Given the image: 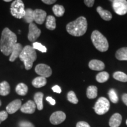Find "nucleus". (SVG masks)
<instances>
[{
    "label": "nucleus",
    "instance_id": "obj_1",
    "mask_svg": "<svg viewBox=\"0 0 127 127\" xmlns=\"http://www.w3.org/2000/svg\"><path fill=\"white\" fill-rule=\"evenodd\" d=\"M17 36L8 28H5L1 34L0 50L6 56L11 55L12 48L17 44Z\"/></svg>",
    "mask_w": 127,
    "mask_h": 127
},
{
    "label": "nucleus",
    "instance_id": "obj_2",
    "mask_svg": "<svg viewBox=\"0 0 127 127\" xmlns=\"http://www.w3.org/2000/svg\"><path fill=\"white\" fill-rule=\"evenodd\" d=\"M88 28L87 19L84 17H79L77 20L66 25V31L69 34L74 36H81L86 32Z\"/></svg>",
    "mask_w": 127,
    "mask_h": 127
},
{
    "label": "nucleus",
    "instance_id": "obj_3",
    "mask_svg": "<svg viewBox=\"0 0 127 127\" xmlns=\"http://www.w3.org/2000/svg\"><path fill=\"white\" fill-rule=\"evenodd\" d=\"M19 58L24 64L25 69L30 70L32 67L33 63L36 59L35 50L31 46L26 45L23 48Z\"/></svg>",
    "mask_w": 127,
    "mask_h": 127
},
{
    "label": "nucleus",
    "instance_id": "obj_4",
    "mask_svg": "<svg viewBox=\"0 0 127 127\" xmlns=\"http://www.w3.org/2000/svg\"><path fill=\"white\" fill-rule=\"evenodd\" d=\"M91 38L94 45L99 51L105 52L108 50V42L105 36L103 35L99 31H94L92 32Z\"/></svg>",
    "mask_w": 127,
    "mask_h": 127
},
{
    "label": "nucleus",
    "instance_id": "obj_5",
    "mask_svg": "<svg viewBox=\"0 0 127 127\" xmlns=\"http://www.w3.org/2000/svg\"><path fill=\"white\" fill-rule=\"evenodd\" d=\"M11 13L16 18L21 19L24 17L25 9L24 4L21 0H15L11 4L10 8Z\"/></svg>",
    "mask_w": 127,
    "mask_h": 127
},
{
    "label": "nucleus",
    "instance_id": "obj_6",
    "mask_svg": "<svg viewBox=\"0 0 127 127\" xmlns=\"http://www.w3.org/2000/svg\"><path fill=\"white\" fill-rule=\"evenodd\" d=\"M109 107L110 103L108 99L105 97H100L95 103L93 108L98 115H101L107 113L109 111Z\"/></svg>",
    "mask_w": 127,
    "mask_h": 127
},
{
    "label": "nucleus",
    "instance_id": "obj_7",
    "mask_svg": "<svg viewBox=\"0 0 127 127\" xmlns=\"http://www.w3.org/2000/svg\"><path fill=\"white\" fill-rule=\"evenodd\" d=\"M112 2V8L116 14L120 15L127 13V1L126 0H114Z\"/></svg>",
    "mask_w": 127,
    "mask_h": 127
},
{
    "label": "nucleus",
    "instance_id": "obj_8",
    "mask_svg": "<svg viewBox=\"0 0 127 127\" xmlns=\"http://www.w3.org/2000/svg\"><path fill=\"white\" fill-rule=\"evenodd\" d=\"M35 71L37 74L44 78L50 77L52 75V69L50 66L44 64H39L35 66Z\"/></svg>",
    "mask_w": 127,
    "mask_h": 127
},
{
    "label": "nucleus",
    "instance_id": "obj_9",
    "mask_svg": "<svg viewBox=\"0 0 127 127\" xmlns=\"http://www.w3.org/2000/svg\"><path fill=\"white\" fill-rule=\"evenodd\" d=\"M41 30L37 27L34 23H31L29 25V32L28 34V39L31 42H34L40 36Z\"/></svg>",
    "mask_w": 127,
    "mask_h": 127
},
{
    "label": "nucleus",
    "instance_id": "obj_10",
    "mask_svg": "<svg viewBox=\"0 0 127 127\" xmlns=\"http://www.w3.org/2000/svg\"><path fill=\"white\" fill-rule=\"evenodd\" d=\"M66 119V114L63 111H58L52 114L50 118V123L53 125H58L63 123Z\"/></svg>",
    "mask_w": 127,
    "mask_h": 127
},
{
    "label": "nucleus",
    "instance_id": "obj_11",
    "mask_svg": "<svg viewBox=\"0 0 127 127\" xmlns=\"http://www.w3.org/2000/svg\"><path fill=\"white\" fill-rule=\"evenodd\" d=\"M47 19V12L41 9H36L34 11V20L38 24H42Z\"/></svg>",
    "mask_w": 127,
    "mask_h": 127
},
{
    "label": "nucleus",
    "instance_id": "obj_12",
    "mask_svg": "<svg viewBox=\"0 0 127 127\" xmlns=\"http://www.w3.org/2000/svg\"><path fill=\"white\" fill-rule=\"evenodd\" d=\"M36 108V106L35 104L34 101L29 100V101H28L27 102L21 106L20 110L23 113L32 114L34 113Z\"/></svg>",
    "mask_w": 127,
    "mask_h": 127
},
{
    "label": "nucleus",
    "instance_id": "obj_13",
    "mask_svg": "<svg viewBox=\"0 0 127 127\" xmlns=\"http://www.w3.org/2000/svg\"><path fill=\"white\" fill-rule=\"evenodd\" d=\"M22 106V102L20 99H15L12 101L6 107V111L8 114H12L17 112Z\"/></svg>",
    "mask_w": 127,
    "mask_h": 127
},
{
    "label": "nucleus",
    "instance_id": "obj_14",
    "mask_svg": "<svg viewBox=\"0 0 127 127\" xmlns=\"http://www.w3.org/2000/svg\"><path fill=\"white\" fill-rule=\"evenodd\" d=\"M23 46L20 43H17L14 45V47L12 48V50L11 53L10 57H9V61L14 62L17 59L18 57H20V55L23 51Z\"/></svg>",
    "mask_w": 127,
    "mask_h": 127
},
{
    "label": "nucleus",
    "instance_id": "obj_15",
    "mask_svg": "<svg viewBox=\"0 0 127 127\" xmlns=\"http://www.w3.org/2000/svg\"><path fill=\"white\" fill-rule=\"evenodd\" d=\"M88 66L90 69L94 71H102L105 68L104 63L98 60H93L90 61Z\"/></svg>",
    "mask_w": 127,
    "mask_h": 127
},
{
    "label": "nucleus",
    "instance_id": "obj_16",
    "mask_svg": "<svg viewBox=\"0 0 127 127\" xmlns=\"http://www.w3.org/2000/svg\"><path fill=\"white\" fill-rule=\"evenodd\" d=\"M122 122V116L119 113H115L112 115L109 121L111 127H119Z\"/></svg>",
    "mask_w": 127,
    "mask_h": 127
},
{
    "label": "nucleus",
    "instance_id": "obj_17",
    "mask_svg": "<svg viewBox=\"0 0 127 127\" xmlns=\"http://www.w3.org/2000/svg\"><path fill=\"white\" fill-rule=\"evenodd\" d=\"M43 97L44 94L41 93V92L36 93L34 95V102L36 105V107H37V109L39 111H41L42 109H43Z\"/></svg>",
    "mask_w": 127,
    "mask_h": 127
},
{
    "label": "nucleus",
    "instance_id": "obj_18",
    "mask_svg": "<svg viewBox=\"0 0 127 127\" xmlns=\"http://www.w3.org/2000/svg\"><path fill=\"white\" fill-rule=\"evenodd\" d=\"M98 13L99 14L101 17L105 21H110L112 19V14L109 11L105 9H104L101 7H98L96 8Z\"/></svg>",
    "mask_w": 127,
    "mask_h": 127
},
{
    "label": "nucleus",
    "instance_id": "obj_19",
    "mask_svg": "<svg viewBox=\"0 0 127 127\" xmlns=\"http://www.w3.org/2000/svg\"><path fill=\"white\" fill-rule=\"evenodd\" d=\"M116 58L120 61H127V47H123L117 51Z\"/></svg>",
    "mask_w": 127,
    "mask_h": 127
},
{
    "label": "nucleus",
    "instance_id": "obj_20",
    "mask_svg": "<svg viewBox=\"0 0 127 127\" xmlns=\"http://www.w3.org/2000/svg\"><path fill=\"white\" fill-rule=\"evenodd\" d=\"M47 79L42 77H38L33 79L32 84L35 88H41L47 84Z\"/></svg>",
    "mask_w": 127,
    "mask_h": 127
},
{
    "label": "nucleus",
    "instance_id": "obj_21",
    "mask_svg": "<svg viewBox=\"0 0 127 127\" xmlns=\"http://www.w3.org/2000/svg\"><path fill=\"white\" fill-rule=\"evenodd\" d=\"M45 27L47 29L50 30H54L56 28V20L55 18L52 15H49L46 19Z\"/></svg>",
    "mask_w": 127,
    "mask_h": 127
},
{
    "label": "nucleus",
    "instance_id": "obj_22",
    "mask_svg": "<svg viewBox=\"0 0 127 127\" xmlns=\"http://www.w3.org/2000/svg\"><path fill=\"white\" fill-rule=\"evenodd\" d=\"M10 93V85L7 81H3L0 83V95L6 96Z\"/></svg>",
    "mask_w": 127,
    "mask_h": 127
},
{
    "label": "nucleus",
    "instance_id": "obj_23",
    "mask_svg": "<svg viewBox=\"0 0 127 127\" xmlns=\"http://www.w3.org/2000/svg\"><path fill=\"white\" fill-rule=\"evenodd\" d=\"M98 89L97 87L91 85L89 86L87 90V96L89 99H94L97 96Z\"/></svg>",
    "mask_w": 127,
    "mask_h": 127
},
{
    "label": "nucleus",
    "instance_id": "obj_24",
    "mask_svg": "<svg viewBox=\"0 0 127 127\" xmlns=\"http://www.w3.org/2000/svg\"><path fill=\"white\" fill-rule=\"evenodd\" d=\"M16 93L21 96H24L27 94L28 88L27 85L24 83H20L17 85L15 88Z\"/></svg>",
    "mask_w": 127,
    "mask_h": 127
},
{
    "label": "nucleus",
    "instance_id": "obj_25",
    "mask_svg": "<svg viewBox=\"0 0 127 127\" xmlns=\"http://www.w3.org/2000/svg\"><path fill=\"white\" fill-rule=\"evenodd\" d=\"M25 21L27 23H32L34 20V11L31 8H27L25 9V14L24 17Z\"/></svg>",
    "mask_w": 127,
    "mask_h": 127
},
{
    "label": "nucleus",
    "instance_id": "obj_26",
    "mask_svg": "<svg viewBox=\"0 0 127 127\" xmlns=\"http://www.w3.org/2000/svg\"><path fill=\"white\" fill-rule=\"evenodd\" d=\"M52 11H53L54 14H55V16L60 17L64 14L65 8L63 5L57 4L52 7Z\"/></svg>",
    "mask_w": 127,
    "mask_h": 127
},
{
    "label": "nucleus",
    "instance_id": "obj_27",
    "mask_svg": "<svg viewBox=\"0 0 127 127\" xmlns=\"http://www.w3.org/2000/svg\"><path fill=\"white\" fill-rule=\"evenodd\" d=\"M109 77V74L105 71L101 72L96 75V79L99 83H104V82L107 81Z\"/></svg>",
    "mask_w": 127,
    "mask_h": 127
},
{
    "label": "nucleus",
    "instance_id": "obj_28",
    "mask_svg": "<svg viewBox=\"0 0 127 127\" xmlns=\"http://www.w3.org/2000/svg\"><path fill=\"white\" fill-rule=\"evenodd\" d=\"M113 77L116 80H118L119 81L126 82H127V75L124 72H121V71H117L114 73Z\"/></svg>",
    "mask_w": 127,
    "mask_h": 127
},
{
    "label": "nucleus",
    "instance_id": "obj_29",
    "mask_svg": "<svg viewBox=\"0 0 127 127\" xmlns=\"http://www.w3.org/2000/svg\"><path fill=\"white\" fill-rule=\"evenodd\" d=\"M67 99L69 102L74 104H77L78 102V99L75 93L72 91L68 92L67 94Z\"/></svg>",
    "mask_w": 127,
    "mask_h": 127
},
{
    "label": "nucleus",
    "instance_id": "obj_30",
    "mask_svg": "<svg viewBox=\"0 0 127 127\" xmlns=\"http://www.w3.org/2000/svg\"><path fill=\"white\" fill-rule=\"evenodd\" d=\"M108 95L111 102L114 103V104H117L118 102V95H117V93H116L115 90L111 89L108 91Z\"/></svg>",
    "mask_w": 127,
    "mask_h": 127
},
{
    "label": "nucleus",
    "instance_id": "obj_31",
    "mask_svg": "<svg viewBox=\"0 0 127 127\" xmlns=\"http://www.w3.org/2000/svg\"><path fill=\"white\" fill-rule=\"evenodd\" d=\"M32 47L34 48L35 50H37L42 52H47V48L45 46L42 45L41 43H39V42H34L32 44Z\"/></svg>",
    "mask_w": 127,
    "mask_h": 127
},
{
    "label": "nucleus",
    "instance_id": "obj_32",
    "mask_svg": "<svg viewBox=\"0 0 127 127\" xmlns=\"http://www.w3.org/2000/svg\"><path fill=\"white\" fill-rule=\"evenodd\" d=\"M18 126L20 127H35L33 124L27 121H22L18 123Z\"/></svg>",
    "mask_w": 127,
    "mask_h": 127
},
{
    "label": "nucleus",
    "instance_id": "obj_33",
    "mask_svg": "<svg viewBox=\"0 0 127 127\" xmlns=\"http://www.w3.org/2000/svg\"><path fill=\"white\" fill-rule=\"evenodd\" d=\"M8 114L5 111H2L0 112V124L4 121L7 120L8 118Z\"/></svg>",
    "mask_w": 127,
    "mask_h": 127
},
{
    "label": "nucleus",
    "instance_id": "obj_34",
    "mask_svg": "<svg viewBox=\"0 0 127 127\" xmlns=\"http://www.w3.org/2000/svg\"><path fill=\"white\" fill-rule=\"evenodd\" d=\"M76 127H91L88 123L85 121H79L77 124Z\"/></svg>",
    "mask_w": 127,
    "mask_h": 127
},
{
    "label": "nucleus",
    "instance_id": "obj_35",
    "mask_svg": "<svg viewBox=\"0 0 127 127\" xmlns=\"http://www.w3.org/2000/svg\"><path fill=\"white\" fill-rule=\"evenodd\" d=\"M94 0H85L84 1V4H85L87 7H92L94 4Z\"/></svg>",
    "mask_w": 127,
    "mask_h": 127
},
{
    "label": "nucleus",
    "instance_id": "obj_36",
    "mask_svg": "<svg viewBox=\"0 0 127 127\" xmlns=\"http://www.w3.org/2000/svg\"><path fill=\"white\" fill-rule=\"evenodd\" d=\"M52 90L54 93H57L58 94H60L61 93V89L58 85H55V86H54L52 88Z\"/></svg>",
    "mask_w": 127,
    "mask_h": 127
},
{
    "label": "nucleus",
    "instance_id": "obj_37",
    "mask_svg": "<svg viewBox=\"0 0 127 127\" xmlns=\"http://www.w3.org/2000/svg\"><path fill=\"white\" fill-rule=\"evenodd\" d=\"M46 100L48 101V102H49V103L51 105H54L55 104V100L54 99H53L52 97H51V96H47V98H46Z\"/></svg>",
    "mask_w": 127,
    "mask_h": 127
},
{
    "label": "nucleus",
    "instance_id": "obj_38",
    "mask_svg": "<svg viewBox=\"0 0 127 127\" xmlns=\"http://www.w3.org/2000/svg\"><path fill=\"white\" fill-rule=\"evenodd\" d=\"M42 2L45 3V4H48V5L52 4L56 2V1H55V0H42Z\"/></svg>",
    "mask_w": 127,
    "mask_h": 127
},
{
    "label": "nucleus",
    "instance_id": "obj_39",
    "mask_svg": "<svg viewBox=\"0 0 127 127\" xmlns=\"http://www.w3.org/2000/svg\"><path fill=\"white\" fill-rule=\"evenodd\" d=\"M122 99L124 103L127 106V94H124L122 96Z\"/></svg>",
    "mask_w": 127,
    "mask_h": 127
},
{
    "label": "nucleus",
    "instance_id": "obj_40",
    "mask_svg": "<svg viewBox=\"0 0 127 127\" xmlns=\"http://www.w3.org/2000/svg\"><path fill=\"white\" fill-rule=\"evenodd\" d=\"M5 2H11V0H4Z\"/></svg>",
    "mask_w": 127,
    "mask_h": 127
},
{
    "label": "nucleus",
    "instance_id": "obj_41",
    "mask_svg": "<svg viewBox=\"0 0 127 127\" xmlns=\"http://www.w3.org/2000/svg\"><path fill=\"white\" fill-rule=\"evenodd\" d=\"M1 105V100H0V106Z\"/></svg>",
    "mask_w": 127,
    "mask_h": 127
},
{
    "label": "nucleus",
    "instance_id": "obj_42",
    "mask_svg": "<svg viewBox=\"0 0 127 127\" xmlns=\"http://www.w3.org/2000/svg\"><path fill=\"white\" fill-rule=\"evenodd\" d=\"M126 124L127 125V121H126Z\"/></svg>",
    "mask_w": 127,
    "mask_h": 127
}]
</instances>
